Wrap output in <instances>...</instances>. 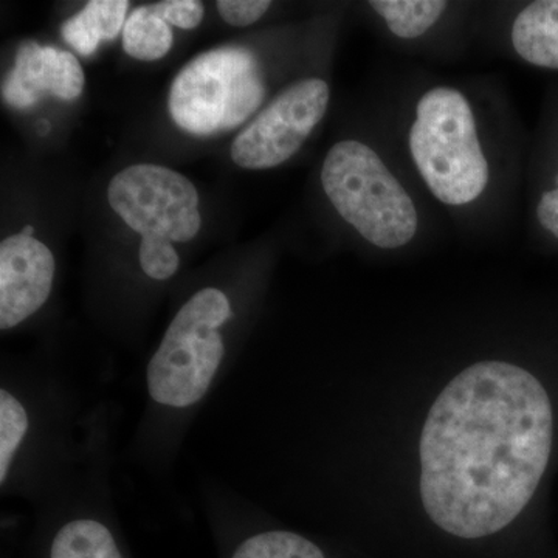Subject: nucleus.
<instances>
[{"label":"nucleus","mask_w":558,"mask_h":558,"mask_svg":"<svg viewBox=\"0 0 558 558\" xmlns=\"http://www.w3.org/2000/svg\"><path fill=\"white\" fill-rule=\"evenodd\" d=\"M553 405L531 373L481 362L444 388L422 428L421 498L433 523L461 538L509 526L549 464Z\"/></svg>","instance_id":"obj_1"},{"label":"nucleus","mask_w":558,"mask_h":558,"mask_svg":"<svg viewBox=\"0 0 558 558\" xmlns=\"http://www.w3.org/2000/svg\"><path fill=\"white\" fill-rule=\"evenodd\" d=\"M87 418V417H86ZM78 398L68 379L3 374L0 380V490L33 506L43 501L78 465L89 444L76 438Z\"/></svg>","instance_id":"obj_2"},{"label":"nucleus","mask_w":558,"mask_h":558,"mask_svg":"<svg viewBox=\"0 0 558 558\" xmlns=\"http://www.w3.org/2000/svg\"><path fill=\"white\" fill-rule=\"evenodd\" d=\"M410 150L429 191L447 205L478 199L488 183V163L468 98L435 87L417 102Z\"/></svg>","instance_id":"obj_3"},{"label":"nucleus","mask_w":558,"mask_h":558,"mask_svg":"<svg viewBox=\"0 0 558 558\" xmlns=\"http://www.w3.org/2000/svg\"><path fill=\"white\" fill-rule=\"evenodd\" d=\"M322 183L341 218L376 247H403L416 234L413 199L365 143L333 145L323 163Z\"/></svg>","instance_id":"obj_4"},{"label":"nucleus","mask_w":558,"mask_h":558,"mask_svg":"<svg viewBox=\"0 0 558 558\" xmlns=\"http://www.w3.org/2000/svg\"><path fill=\"white\" fill-rule=\"evenodd\" d=\"M266 97L255 54L226 46L201 54L180 70L170 92L172 120L193 135L234 130Z\"/></svg>","instance_id":"obj_5"},{"label":"nucleus","mask_w":558,"mask_h":558,"mask_svg":"<svg viewBox=\"0 0 558 558\" xmlns=\"http://www.w3.org/2000/svg\"><path fill=\"white\" fill-rule=\"evenodd\" d=\"M108 201L142 240L189 242L199 233L196 186L170 168L132 165L110 180Z\"/></svg>","instance_id":"obj_6"},{"label":"nucleus","mask_w":558,"mask_h":558,"mask_svg":"<svg viewBox=\"0 0 558 558\" xmlns=\"http://www.w3.org/2000/svg\"><path fill=\"white\" fill-rule=\"evenodd\" d=\"M329 97L326 81L310 78L292 84L234 138L231 160L245 170L284 163L325 117Z\"/></svg>","instance_id":"obj_7"},{"label":"nucleus","mask_w":558,"mask_h":558,"mask_svg":"<svg viewBox=\"0 0 558 558\" xmlns=\"http://www.w3.org/2000/svg\"><path fill=\"white\" fill-rule=\"evenodd\" d=\"M57 274L53 253L44 242L13 234L0 244V329L21 326L51 295Z\"/></svg>","instance_id":"obj_8"},{"label":"nucleus","mask_w":558,"mask_h":558,"mask_svg":"<svg viewBox=\"0 0 558 558\" xmlns=\"http://www.w3.org/2000/svg\"><path fill=\"white\" fill-rule=\"evenodd\" d=\"M80 61L70 51L38 43L22 44L16 62L2 84V97L14 109H31L46 94L72 101L83 94Z\"/></svg>","instance_id":"obj_9"},{"label":"nucleus","mask_w":558,"mask_h":558,"mask_svg":"<svg viewBox=\"0 0 558 558\" xmlns=\"http://www.w3.org/2000/svg\"><path fill=\"white\" fill-rule=\"evenodd\" d=\"M512 44L529 64L558 70V0L529 3L513 22Z\"/></svg>","instance_id":"obj_10"},{"label":"nucleus","mask_w":558,"mask_h":558,"mask_svg":"<svg viewBox=\"0 0 558 558\" xmlns=\"http://www.w3.org/2000/svg\"><path fill=\"white\" fill-rule=\"evenodd\" d=\"M128 9V0H92L62 24V38L83 57H90L102 40L116 39L123 32Z\"/></svg>","instance_id":"obj_11"},{"label":"nucleus","mask_w":558,"mask_h":558,"mask_svg":"<svg viewBox=\"0 0 558 558\" xmlns=\"http://www.w3.org/2000/svg\"><path fill=\"white\" fill-rule=\"evenodd\" d=\"M170 24L161 20L154 7L132 11L123 28V49L138 61L161 60L172 47Z\"/></svg>","instance_id":"obj_12"},{"label":"nucleus","mask_w":558,"mask_h":558,"mask_svg":"<svg viewBox=\"0 0 558 558\" xmlns=\"http://www.w3.org/2000/svg\"><path fill=\"white\" fill-rule=\"evenodd\" d=\"M227 558H326L310 538L282 529L256 531L238 539Z\"/></svg>","instance_id":"obj_13"},{"label":"nucleus","mask_w":558,"mask_h":558,"mask_svg":"<svg viewBox=\"0 0 558 558\" xmlns=\"http://www.w3.org/2000/svg\"><path fill=\"white\" fill-rule=\"evenodd\" d=\"M369 5L384 17L389 31L402 39L424 35L447 10V2L440 0H374Z\"/></svg>","instance_id":"obj_14"},{"label":"nucleus","mask_w":558,"mask_h":558,"mask_svg":"<svg viewBox=\"0 0 558 558\" xmlns=\"http://www.w3.org/2000/svg\"><path fill=\"white\" fill-rule=\"evenodd\" d=\"M138 259L143 274L154 281H168L180 267L178 250L170 241L142 240Z\"/></svg>","instance_id":"obj_15"},{"label":"nucleus","mask_w":558,"mask_h":558,"mask_svg":"<svg viewBox=\"0 0 558 558\" xmlns=\"http://www.w3.org/2000/svg\"><path fill=\"white\" fill-rule=\"evenodd\" d=\"M153 7L161 20L182 31H193L204 20V5L197 0H165Z\"/></svg>","instance_id":"obj_16"},{"label":"nucleus","mask_w":558,"mask_h":558,"mask_svg":"<svg viewBox=\"0 0 558 558\" xmlns=\"http://www.w3.org/2000/svg\"><path fill=\"white\" fill-rule=\"evenodd\" d=\"M270 5L269 0H219L218 11L227 24L247 27L259 21Z\"/></svg>","instance_id":"obj_17"},{"label":"nucleus","mask_w":558,"mask_h":558,"mask_svg":"<svg viewBox=\"0 0 558 558\" xmlns=\"http://www.w3.org/2000/svg\"><path fill=\"white\" fill-rule=\"evenodd\" d=\"M537 216L539 223L558 240V178L556 189L546 191L539 199Z\"/></svg>","instance_id":"obj_18"},{"label":"nucleus","mask_w":558,"mask_h":558,"mask_svg":"<svg viewBox=\"0 0 558 558\" xmlns=\"http://www.w3.org/2000/svg\"><path fill=\"white\" fill-rule=\"evenodd\" d=\"M33 231H35V229H33V227L28 226V227H25L24 231H22V234H25V236H33Z\"/></svg>","instance_id":"obj_19"}]
</instances>
